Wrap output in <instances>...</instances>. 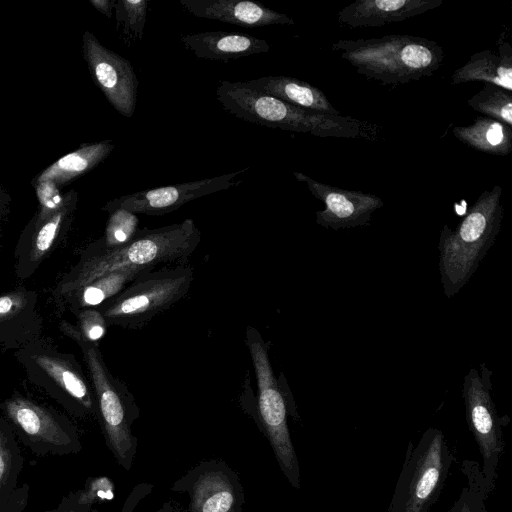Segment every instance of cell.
<instances>
[{
  "instance_id": "obj_5",
  "label": "cell",
  "mask_w": 512,
  "mask_h": 512,
  "mask_svg": "<svg viewBox=\"0 0 512 512\" xmlns=\"http://www.w3.org/2000/svg\"><path fill=\"white\" fill-rule=\"evenodd\" d=\"M60 332L79 347L96 402L97 417L106 443L118 462L129 469L135 452V438L131 425L139 416L132 393L124 382L108 369L99 346L86 341L75 324L63 319Z\"/></svg>"
},
{
  "instance_id": "obj_32",
  "label": "cell",
  "mask_w": 512,
  "mask_h": 512,
  "mask_svg": "<svg viewBox=\"0 0 512 512\" xmlns=\"http://www.w3.org/2000/svg\"><path fill=\"white\" fill-rule=\"evenodd\" d=\"M81 336L88 342L99 346L109 327L98 308L82 309L74 313Z\"/></svg>"
},
{
  "instance_id": "obj_33",
  "label": "cell",
  "mask_w": 512,
  "mask_h": 512,
  "mask_svg": "<svg viewBox=\"0 0 512 512\" xmlns=\"http://www.w3.org/2000/svg\"><path fill=\"white\" fill-rule=\"evenodd\" d=\"M37 196L41 205L39 216L34 224H40L63 207L62 197L52 181H42L37 185Z\"/></svg>"
},
{
  "instance_id": "obj_13",
  "label": "cell",
  "mask_w": 512,
  "mask_h": 512,
  "mask_svg": "<svg viewBox=\"0 0 512 512\" xmlns=\"http://www.w3.org/2000/svg\"><path fill=\"white\" fill-rule=\"evenodd\" d=\"M247 169L201 180L134 192L110 201L103 209L107 212L115 209H125L134 214L164 215L179 209L184 204L193 200L239 185L241 181L235 182L234 178Z\"/></svg>"
},
{
  "instance_id": "obj_7",
  "label": "cell",
  "mask_w": 512,
  "mask_h": 512,
  "mask_svg": "<svg viewBox=\"0 0 512 512\" xmlns=\"http://www.w3.org/2000/svg\"><path fill=\"white\" fill-rule=\"evenodd\" d=\"M14 357L28 381L67 413L82 419L97 416L91 383L75 355L60 351L50 339L41 337L15 351Z\"/></svg>"
},
{
  "instance_id": "obj_15",
  "label": "cell",
  "mask_w": 512,
  "mask_h": 512,
  "mask_svg": "<svg viewBox=\"0 0 512 512\" xmlns=\"http://www.w3.org/2000/svg\"><path fill=\"white\" fill-rule=\"evenodd\" d=\"M38 293L24 286L0 295V350L17 351L42 337Z\"/></svg>"
},
{
  "instance_id": "obj_20",
  "label": "cell",
  "mask_w": 512,
  "mask_h": 512,
  "mask_svg": "<svg viewBox=\"0 0 512 512\" xmlns=\"http://www.w3.org/2000/svg\"><path fill=\"white\" fill-rule=\"evenodd\" d=\"M180 41L197 58L228 61L267 53L270 45L261 38L227 31H207L186 34Z\"/></svg>"
},
{
  "instance_id": "obj_14",
  "label": "cell",
  "mask_w": 512,
  "mask_h": 512,
  "mask_svg": "<svg viewBox=\"0 0 512 512\" xmlns=\"http://www.w3.org/2000/svg\"><path fill=\"white\" fill-rule=\"evenodd\" d=\"M293 175L324 203L325 208L316 212V223L324 228L340 230L367 226L372 214L384 206L383 200L375 194L334 187L301 172Z\"/></svg>"
},
{
  "instance_id": "obj_2",
  "label": "cell",
  "mask_w": 512,
  "mask_h": 512,
  "mask_svg": "<svg viewBox=\"0 0 512 512\" xmlns=\"http://www.w3.org/2000/svg\"><path fill=\"white\" fill-rule=\"evenodd\" d=\"M222 107L235 117L269 128L316 137L378 140L383 127L368 120L303 109L258 92L243 81L222 80L216 89Z\"/></svg>"
},
{
  "instance_id": "obj_28",
  "label": "cell",
  "mask_w": 512,
  "mask_h": 512,
  "mask_svg": "<svg viewBox=\"0 0 512 512\" xmlns=\"http://www.w3.org/2000/svg\"><path fill=\"white\" fill-rule=\"evenodd\" d=\"M467 104L485 117L512 127V92L485 83L478 93L468 99Z\"/></svg>"
},
{
  "instance_id": "obj_24",
  "label": "cell",
  "mask_w": 512,
  "mask_h": 512,
  "mask_svg": "<svg viewBox=\"0 0 512 512\" xmlns=\"http://www.w3.org/2000/svg\"><path fill=\"white\" fill-rule=\"evenodd\" d=\"M453 135L474 150L497 156H506L512 151V127L480 116L468 126H456Z\"/></svg>"
},
{
  "instance_id": "obj_10",
  "label": "cell",
  "mask_w": 512,
  "mask_h": 512,
  "mask_svg": "<svg viewBox=\"0 0 512 512\" xmlns=\"http://www.w3.org/2000/svg\"><path fill=\"white\" fill-rule=\"evenodd\" d=\"M0 410L18 440L38 457L67 456L82 449L73 422L51 406L14 391L0 402Z\"/></svg>"
},
{
  "instance_id": "obj_22",
  "label": "cell",
  "mask_w": 512,
  "mask_h": 512,
  "mask_svg": "<svg viewBox=\"0 0 512 512\" xmlns=\"http://www.w3.org/2000/svg\"><path fill=\"white\" fill-rule=\"evenodd\" d=\"M243 83L291 105L325 114L340 115L324 92L306 81L287 76H265Z\"/></svg>"
},
{
  "instance_id": "obj_37",
  "label": "cell",
  "mask_w": 512,
  "mask_h": 512,
  "mask_svg": "<svg viewBox=\"0 0 512 512\" xmlns=\"http://www.w3.org/2000/svg\"><path fill=\"white\" fill-rule=\"evenodd\" d=\"M0 254H1V247H0Z\"/></svg>"
},
{
  "instance_id": "obj_34",
  "label": "cell",
  "mask_w": 512,
  "mask_h": 512,
  "mask_svg": "<svg viewBox=\"0 0 512 512\" xmlns=\"http://www.w3.org/2000/svg\"><path fill=\"white\" fill-rule=\"evenodd\" d=\"M43 512H84V511L76 503L74 498L70 494H67L61 498L59 504L55 508H53L51 510L43 511Z\"/></svg>"
},
{
  "instance_id": "obj_35",
  "label": "cell",
  "mask_w": 512,
  "mask_h": 512,
  "mask_svg": "<svg viewBox=\"0 0 512 512\" xmlns=\"http://www.w3.org/2000/svg\"><path fill=\"white\" fill-rule=\"evenodd\" d=\"M91 3L97 10L107 17H111L112 9L116 5V2L111 0H93Z\"/></svg>"
},
{
  "instance_id": "obj_21",
  "label": "cell",
  "mask_w": 512,
  "mask_h": 512,
  "mask_svg": "<svg viewBox=\"0 0 512 512\" xmlns=\"http://www.w3.org/2000/svg\"><path fill=\"white\" fill-rule=\"evenodd\" d=\"M483 81L512 92V48L499 38L498 52L485 49L474 53L466 64L456 69L451 84Z\"/></svg>"
},
{
  "instance_id": "obj_9",
  "label": "cell",
  "mask_w": 512,
  "mask_h": 512,
  "mask_svg": "<svg viewBox=\"0 0 512 512\" xmlns=\"http://www.w3.org/2000/svg\"><path fill=\"white\" fill-rule=\"evenodd\" d=\"M245 343L256 377L261 423L282 472L294 488H299L300 471L287 424V400L270 363V342L264 341L255 327L247 326Z\"/></svg>"
},
{
  "instance_id": "obj_17",
  "label": "cell",
  "mask_w": 512,
  "mask_h": 512,
  "mask_svg": "<svg viewBox=\"0 0 512 512\" xmlns=\"http://www.w3.org/2000/svg\"><path fill=\"white\" fill-rule=\"evenodd\" d=\"M442 4V0H356L337 13V20L350 28L379 27L418 16Z\"/></svg>"
},
{
  "instance_id": "obj_36",
  "label": "cell",
  "mask_w": 512,
  "mask_h": 512,
  "mask_svg": "<svg viewBox=\"0 0 512 512\" xmlns=\"http://www.w3.org/2000/svg\"><path fill=\"white\" fill-rule=\"evenodd\" d=\"M92 512H97L96 510H93Z\"/></svg>"
},
{
  "instance_id": "obj_30",
  "label": "cell",
  "mask_w": 512,
  "mask_h": 512,
  "mask_svg": "<svg viewBox=\"0 0 512 512\" xmlns=\"http://www.w3.org/2000/svg\"><path fill=\"white\" fill-rule=\"evenodd\" d=\"M147 0H119L116 2V19L129 41L142 40L147 20Z\"/></svg>"
},
{
  "instance_id": "obj_25",
  "label": "cell",
  "mask_w": 512,
  "mask_h": 512,
  "mask_svg": "<svg viewBox=\"0 0 512 512\" xmlns=\"http://www.w3.org/2000/svg\"><path fill=\"white\" fill-rule=\"evenodd\" d=\"M114 147L115 144L111 140L84 145L50 165L39 176L38 181L63 184L95 167L112 152Z\"/></svg>"
},
{
  "instance_id": "obj_29",
  "label": "cell",
  "mask_w": 512,
  "mask_h": 512,
  "mask_svg": "<svg viewBox=\"0 0 512 512\" xmlns=\"http://www.w3.org/2000/svg\"><path fill=\"white\" fill-rule=\"evenodd\" d=\"M139 230V219L125 209L109 212L104 235L90 246L99 250H111L127 244Z\"/></svg>"
},
{
  "instance_id": "obj_8",
  "label": "cell",
  "mask_w": 512,
  "mask_h": 512,
  "mask_svg": "<svg viewBox=\"0 0 512 512\" xmlns=\"http://www.w3.org/2000/svg\"><path fill=\"white\" fill-rule=\"evenodd\" d=\"M454 455L443 432L425 430L409 442L388 512H429L438 500Z\"/></svg>"
},
{
  "instance_id": "obj_31",
  "label": "cell",
  "mask_w": 512,
  "mask_h": 512,
  "mask_svg": "<svg viewBox=\"0 0 512 512\" xmlns=\"http://www.w3.org/2000/svg\"><path fill=\"white\" fill-rule=\"evenodd\" d=\"M84 512H92V505L114 497V485L105 476L88 478L83 489L69 493Z\"/></svg>"
},
{
  "instance_id": "obj_12",
  "label": "cell",
  "mask_w": 512,
  "mask_h": 512,
  "mask_svg": "<svg viewBox=\"0 0 512 512\" xmlns=\"http://www.w3.org/2000/svg\"><path fill=\"white\" fill-rule=\"evenodd\" d=\"M83 52L91 75L108 102L121 115L132 117L139 86L132 63L104 47L88 31L83 35Z\"/></svg>"
},
{
  "instance_id": "obj_23",
  "label": "cell",
  "mask_w": 512,
  "mask_h": 512,
  "mask_svg": "<svg viewBox=\"0 0 512 512\" xmlns=\"http://www.w3.org/2000/svg\"><path fill=\"white\" fill-rule=\"evenodd\" d=\"M148 269L151 268H124L98 277L72 294L61 309L68 308L74 314L82 309L99 308Z\"/></svg>"
},
{
  "instance_id": "obj_26",
  "label": "cell",
  "mask_w": 512,
  "mask_h": 512,
  "mask_svg": "<svg viewBox=\"0 0 512 512\" xmlns=\"http://www.w3.org/2000/svg\"><path fill=\"white\" fill-rule=\"evenodd\" d=\"M235 506V490L220 473L203 475L196 483L192 507L195 512H231Z\"/></svg>"
},
{
  "instance_id": "obj_18",
  "label": "cell",
  "mask_w": 512,
  "mask_h": 512,
  "mask_svg": "<svg viewBox=\"0 0 512 512\" xmlns=\"http://www.w3.org/2000/svg\"><path fill=\"white\" fill-rule=\"evenodd\" d=\"M67 226L64 206L50 218L23 233L14 250V271L19 279L30 278L53 252Z\"/></svg>"
},
{
  "instance_id": "obj_4",
  "label": "cell",
  "mask_w": 512,
  "mask_h": 512,
  "mask_svg": "<svg viewBox=\"0 0 512 512\" xmlns=\"http://www.w3.org/2000/svg\"><path fill=\"white\" fill-rule=\"evenodd\" d=\"M331 50L357 73L384 85L405 84L432 76L442 65L444 51L435 41L412 35L341 39Z\"/></svg>"
},
{
  "instance_id": "obj_3",
  "label": "cell",
  "mask_w": 512,
  "mask_h": 512,
  "mask_svg": "<svg viewBox=\"0 0 512 512\" xmlns=\"http://www.w3.org/2000/svg\"><path fill=\"white\" fill-rule=\"evenodd\" d=\"M502 192L499 185L483 191L456 229L443 226L438 241V269L447 298L461 291L493 246L504 214Z\"/></svg>"
},
{
  "instance_id": "obj_1",
  "label": "cell",
  "mask_w": 512,
  "mask_h": 512,
  "mask_svg": "<svg viewBox=\"0 0 512 512\" xmlns=\"http://www.w3.org/2000/svg\"><path fill=\"white\" fill-rule=\"evenodd\" d=\"M201 241L193 219L157 228H142L127 244L111 250L88 245L78 261L62 275L52 295L59 309L82 286L124 268H152L188 259Z\"/></svg>"
},
{
  "instance_id": "obj_27",
  "label": "cell",
  "mask_w": 512,
  "mask_h": 512,
  "mask_svg": "<svg viewBox=\"0 0 512 512\" xmlns=\"http://www.w3.org/2000/svg\"><path fill=\"white\" fill-rule=\"evenodd\" d=\"M462 471L467 485L461 489L458 498L446 512H488L486 501L490 495L483 479L480 465L473 460H464Z\"/></svg>"
},
{
  "instance_id": "obj_11",
  "label": "cell",
  "mask_w": 512,
  "mask_h": 512,
  "mask_svg": "<svg viewBox=\"0 0 512 512\" xmlns=\"http://www.w3.org/2000/svg\"><path fill=\"white\" fill-rule=\"evenodd\" d=\"M492 374L482 363L480 371L469 369L462 385L467 424L478 445L482 457L480 470L490 493L496 487L499 460L505 447L504 417L499 416L491 395Z\"/></svg>"
},
{
  "instance_id": "obj_19",
  "label": "cell",
  "mask_w": 512,
  "mask_h": 512,
  "mask_svg": "<svg viewBox=\"0 0 512 512\" xmlns=\"http://www.w3.org/2000/svg\"><path fill=\"white\" fill-rule=\"evenodd\" d=\"M24 461L14 430L0 416V512H21L27 505L29 486L18 485Z\"/></svg>"
},
{
  "instance_id": "obj_6",
  "label": "cell",
  "mask_w": 512,
  "mask_h": 512,
  "mask_svg": "<svg viewBox=\"0 0 512 512\" xmlns=\"http://www.w3.org/2000/svg\"><path fill=\"white\" fill-rule=\"evenodd\" d=\"M193 280L194 269L188 263L157 266L139 274L98 309L108 326L141 329L183 299Z\"/></svg>"
},
{
  "instance_id": "obj_16",
  "label": "cell",
  "mask_w": 512,
  "mask_h": 512,
  "mask_svg": "<svg viewBox=\"0 0 512 512\" xmlns=\"http://www.w3.org/2000/svg\"><path fill=\"white\" fill-rule=\"evenodd\" d=\"M179 3L195 17L245 28L294 24L288 15L250 0H179Z\"/></svg>"
}]
</instances>
